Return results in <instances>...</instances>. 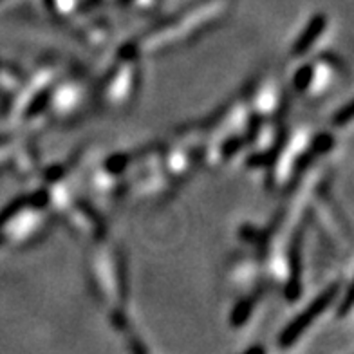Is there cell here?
I'll return each instance as SVG.
<instances>
[{
  "instance_id": "obj_11",
  "label": "cell",
  "mask_w": 354,
  "mask_h": 354,
  "mask_svg": "<svg viewBox=\"0 0 354 354\" xmlns=\"http://www.w3.org/2000/svg\"><path fill=\"white\" fill-rule=\"evenodd\" d=\"M26 78L28 75L20 67L10 64V62L0 60V102L2 105H6L15 94L19 93Z\"/></svg>"
},
{
  "instance_id": "obj_2",
  "label": "cell",
  "mask_w": 354,
  "mask_h": 354,
  "mask_svg": "<svg viewBox=\"0 0 354 354\" xmlns=\"http://www.w3.org/2000/svg\"><path fill=\"white\" fill-rule=\"evenodd\" d=\"M87 279L94 297L107 308L112 326L125 333L129 342L136 340L131 333V320L127 313L129 304V277L123 253L105 239L96 241L87 253Z\"/></svg>"
},
{
  "instance_id": "obj_9",
  "label": "cell",
  "mask_w": 354,
  "mask_h": 354,
  "mask_svg": "<svg viewBox=\"0 0 354 354\" xmlns=\"http://www.w3.org/2000/svg\"><path fill=\"white\" fill-rule=\"evenodd\" d=\"M342 293V282L340 280H333L331 284L324 288L320 293L313 299L308 308L304 309L300 315L289 322L288 327L279 335V345L282 349H289L293 347L297 342H300L306 333L311 329L318 320L327 313V309H331L338 300H340Z\"/></svg>"
},
{
  "instance_id": "obj_12",
  "label": "cell",
  "mask_w": 354,
  "mask_h": 354,
  "mask_svg": "<svg viewBox=\"0 0 354 354\" xmlns=\"http://www.w3.org/2000/svg\"><path fill=\"white\" fill-rule=\"evenodd\" d=\"M19 140H20V136L0 140V170H4V168H11V158H13L15 149H17V143H19Z\"/></svg>"
},
{
  "instance_id": "obj_10",
  "label": "cell",
  "mask_w": 354,
  "mask_h": 354,
  "mask_svg": "<svg viewBox=\"0 0 354 354\" xmlns=\"http://www.w3.org/2000/svg\"><path fill=\"white\" fill-rule=\"evenodd\" d=\"M327 28H329V22H327L326 15H313L308 24L302 28L299 37L295 38L293 46H291V56L293 58H306V56L311 55L313 49L318 46V42L327 33Z\"/></svg>"
},
{
  "instance_id": "obj_1",
  "label": "cell",
  "mask_w": 354,
  "mask_h": 354,
  "mask_svg": "<svg viewBox=\"0 0 354 354\" xmlns=\"http://www.w3.org/2000/svg\"><path fill=\"white\" fill-rule=\"evenodd\" d=\"M233 0H197L168 19L150 26L131 40V46L143 56H158L187 47L219 28L232 13Z\"/></svg>"
},
{
  "instance_id": "obj_4",
  "label": "cell",
  "mask_w": 354,
  "mask_h": 354,
  "mask_svg": "<svg viewBox=\"0 0 354 354\" xmlns=\"http://www.w3.org/2000/svg\"><path fill=\"white\" fill-rule=\"evenodd\" d=\"M55 217L37 190L24 194L0 214V246L20 250L46 237Z\"/></svg>"
},
{
  "instance_id": "obj_7",
  "label": "cell",
  "mask_w": 354,
  "mask_h": 354,
  "mask_svg": "<svg viewBox=\"0 0 354 354\" xmlns=\"http://www.w3.org/2000/svg\"><path fill=\"white\" fill-rule=\"evenodd\" d=\"M344 80V64L335 55L315 56L291 75V87L306 102H322Z\"/></svg>"
},
{
  "instance_id": "obj_13",
  "label": "cell",
  "mask_w": 354,
  "mask_h": 354,
  "mask_svg": "<svg viewBox=\"0 0 354 354\" xmlns=\"http://www.w3.org/2000/svg\"><path fill=\"white\" fill-rule=\"evenodd\" d=\"M351 118H353V111H351V103L347 102L342 111L336 112L335 118H333V123H335L336 127H345L351 123Z\"/></svg>"
},
{
  "instance_id": "obj_8",
  "label": "cell",
  "mask_w": 354,
  "mask_h": 354,
  "mask_svg": "<svg viewBox=\"0 0 354 354\" xmlns=\"http://www.w3.org/2000/svg\"><path fill=\"white\" fill-rule=\"evenodd\" d=\"M331 177L318 185V188L313 192L311 201L308 206V219L320 230L322 237L327 239L335 250H351V228L347 219L344 217L342 210L338 208L329 192Z\"/></svg>"
},
{
  "instance_id": "obj_6",
  "label": "cell",
  "mask_w": 354,
  "mask_h": 354,
  "mask_svg": "<svg viewBox=\"0 0 354 354\" xmlns=\"http://www.w3.org/2000/svg\"><path fill=\"white\" fill-rule=\"evenodd\" d=\"M91 100H94V88H91L87 78L62 71L47 103V122L56 125L75 123L87 111Z\"/></svg>"
},
{
  "instance_id": "obj_5",
  "label": "cell",
  "mask_w": 354,
  "mask_h": 354,
  "mask_svg": "<svg viewBox=\"0 0 354 354\" xmlns=\"http://www.w3.org/2000/svg\"><path fill=\"white\" fill-rule=\"evenodd\" d=\"M140 62L141 58L131 42L120 47L112 66L94 88V98L103 111L122 114L132 107L141 87Z\"/></svg>"
},
{
  "instance_id": "obj_3",
  "label": "cell",
  "mask_w": 354,
  "mask_h": 354,
  "mask_svg": "<svg viewBox=\"0 0 354 354\" xmlns=\"http://www.w3.org/2000/svg\"><path fill=\"white\" fill-rule=\"evenodd\" d=\"M333 147L335 140L331 134H315L306 125L288 131L279 150L266 167L268 188L273 192H282L295 187V183L317 163V159L326 156Z\"/></svg>"
}]
</instances>
